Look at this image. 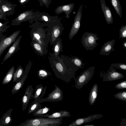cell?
<instances>
[{
	"mask_svg": "<svg viewBox=\"0 0 126 126\" xmlns=\"http://www.w3.org/2000/svg\"><path fill=\"white\" fill-rule=\"evenodd\" d=\"M60 55L56 57L53 53H50L48 57L49 62L56 77L68 83L72 79L75 78L76 72L79 68L66 56Z\"/></svg>",
	"mask_w": 126,
	"mask_h": 126,
	"instance_id": "obj_1",
	"label": "cell"
},
{
	"mask_svg": "<svg viewBox=\"0 0 126 126\" xmlns=\"http://www.w3.org/2000/svg\"><path fill=\"white\" fill-rule=\"evenodd\" d=\"M30 27L32 28L30 35L32 41L38 43L43 48L47 49L49 41L47 39L46 34L47 29L44 28L38 21H35Z\"/></svg>",
	"mask_w": 126,
	"mask_h": 126,
	"instance_id": "obj_2",
	"label": "cell"
},
{
	"mask_svg": "<svg viewBox=\"0 0 126 126\" xmlns=\"http://www.w3.org/2000/svg\"><path fill=\"white\" fill-rule=\"evenodd\" d=\"M64 29L60 18H59L58 16H56L46 29L47 38L51 45H53L56 40L60 38Z\"/></svg>",
	"mask_w": 126,
	"mask_h": 126,
	"instance_id": "obj_3",
	"label": "cell"
},
{
	"mask_svg": "<svg viewBox=\"0 0 126 126\" xmlns=\"http://www.w3.org/2000/svg\"><path fill=\"white\" fill-rule=\"evenodd\" d=\"M63 117L53 118L36 117L27 119L18 126H58L61 125Z\"/></svg>",
	"mask_w": 126,
	"mask_h": 126,
	"instance_id": "obj_4",
	"label": "cell"
},
{
	"mask_svg": "<svg viewBox=\"0 0 126 126\" xmlns=\"http://www.w3.org/2000/svg\"><path fill=\"white\" fill-rule=\"evenodd\" d=\"M95 67L92 66L86 70L80 75L74 79L76 89H80L92 79L94 72Z\"/></svg>",
	"mask_w": 126,
	"mask_h": 126,
	"instance_id": "obj_5",
	"label": "cell"
},
{
	"mask_svg": "<svg viewBox=\"0 0 126 126\" xmlns=\"http://www.w3.org/2000/svg\"><path fill=\"white\" fill-rule=\"evenodd\" d=\"M99 39L96 34L86 32L83 34L82 37L81 43L87 50H93L98 45L96 41Z\"/></svg>",
	"mask_w": 126,
	"mask_h": 126,
	"instance_id": "obj_6",
	"label": "cell"
},
{
	"mask_svg": "<svg viewBox=\"0 0 126 126\" xmlns=\"http://www.w3.org/2000/svg\"><path fill=\"white\" fill-rule=\"evenodd\" d=\"M37 13L38 12H34L33 10L23 12L12 21L11 24L12 26L18 25L22 22L26 21H29L30 23H32L35 21Z\"/></svg>",
	"mask_w": 126,
	"mask_h": 126,
	"instance_id": "obj_7",
	"label": "cell"
},
{
	"mask_svg": "<svg viewBox=\"0 0 126 126\" xmlns=\"http://www.w3.org/2000/svg\"><path fill=\"white\" fill-rule=\"evenodd\" d=\"M54 86L55 88L48 94L47 98H41L37 100L40 103L45 102H53L62 100L63 98L62 90L56 85H55Z\"/></svg>",
	"mask_w": 126,
	"mask_h": 126,
	"instance_id": "obj_8",
	"label": "cell"
},
{
	"mask_svg": "<svg viewBox=\"0 0 126 126\" xmlns=\"http://www.w3.org/2000/svg\"><path fill=\"white\" fill-rule=\"evenodd\" d=\"M82 5L81 4L75 17L74 22L69 32L68 38L71 40L76 35L80 28L81 20L82 17Z\"/></svg>",
	"mask_w": 126,
	"mask_h": 126,
	"instance_id": "obj_9",
	"label": "cell"
},
{
	"mask_svg": "<svg viewBox=\"0 0 126 126\" xmlns=\"http://www.w3.org/2000/svg\"><path fill=\"white\" fill-rule=\"evenodd\" d=\"M17 30L14 32L10 36L2 38L0 42V57L5 49L17 39L20 32Z\"/></svg>",
	"mask_w": 126,
	"mask_h": 126,
	"instance_id": "obj_10",
	"label": "cell"
},
{
	"mask_svg": "<svg viewBox=\"0 0 126 126\" xmlns=\"http://www.w3.org/2000/svg\"><path fill=\"white\" fill-rule=\"evenodd\" d=\"M104 76L103 81H110L123 78L124 77L121 73L117 72L114 67L110 66Z\"/></svg>",
	"mask_w": 126,
	"mask_h": 126,
	"instance_id": "obj_11",
	"label": "cell"
},
{
	"mask_svg": "<svg viewBox=\"0 0 126 126\" xmlns=\"http://www.w3.org/2000/svg\"><path fill=\"white\" fill-rule=\"evenodd\" d=\"M32 65V62L29 60L27 65L25 71L26 74L24 77L16 83L13 87L11 91L12 94H14L17 93L23 87L24 82L28 77V75Z\"/></svg>",
	"mask_w": 126,
	"mask_h": 126,
	"instance_id": "obj_12",
	"label": "cell"
},
{
	"mask_svg": "<svg viewBox=\"0 0 126 126\" xmlns=\"http://www.w3.org/2000/svg\"><path fill=\"white\" fill-rule=\"evenodd\" d=\"M103 117L102 115L100 114L90 115L85 117L77 119L70 124L69 126L80 125L85 123L90 122L95 119L101 118Z\"/></svg>",
	"mask_w": 126,
	"mask_h": 126,
	"instance_id": "obj_13",
	"label": "cell"
},
{
	"mask_svg": "<svg viewBox=\"0 0 126 126\" xmlns=\"http://www.w3.org/2000/svg\"><path fill=\"white\" fill-rule=\"evenodd\" d=\"M34 89L32 86L29 85L26 89L25 94L22 99V110L23 112L27 109L30 100L33 98Z\"/></svg>",
	"mask_w": 126,
	"mask_h": 126,
	"instance_id": "obj_14",
	"label": "cell"
},
{
	"mask_svg": "<svg viewBox=\"0 0 126 126\" xmlns=\"http://www.w3.org/2000/svg\"><path fill=\"white\" fill-rule=\"evenodd\" d=\"M56 16H51L48 14L38 12L35 21H39L43 26H48L53 20Z\"/></svg>",
	"mask_w": 126,
	"mask_h": 126,
	"instance_id": "obj_15",
	"label": "cell"
},
{
	"mask_svg": "<svg viewBox=\"0 0 126 126\" xmlns=\"http://www.w3.org/2000/svg\"><path fill=\"white\" fill-rule=\"evenodd\" d=\"M100 2L102 10L107 24H112L113 19L110 9L106 5L105 0H100Z\"/></svg>",
	"mask_w": 126,
	"mask_h": 126,
	"instance_id": "obj_16",
	"label": "cell"
},
{
	"mask_svg": "<svg viewBox=\"0 0 126 126\" xmlns=\"http://www.w3.org/2000/svg\"><path fill=\"white\" fill-rule=\"evenodd\" d=\"M22 37L21 35L19 36L13 42L12 45L5 56L1 64L12 56L18 50H20L19 43Z\"/></svg>",
	"mask_w": 126,
	"mask_h": 126,
	"instance_id": "obj_17",
	"label": "cell"
},
{
	"mask_svg": "<svg viewBox=\"0 0 126 126\" xmlns=\"http://www.w3.org/2000/svg\"><path fill=\"white\" fill-rule=\"evenodd\" d=\"M74 7V3H72L65 5L59 6L55 10V12L57 15L63 12L65 13L66 18H70V15Z\"/></svg>",
	"mask_w": 126,
	"mask_h": 126,
	"instance_id": "obj_18",
	"label": "cell"
},
{
	"mask_svg": "<svg viewBox=\"0 0 126 126\" xmlns=\"http://www.w3.org/2000/svg\"><path fill=\"white\" fill-rule=\"evenodd\" d=\"M0 5V8L1 9L3 14L8 16L14 14L15 7L16 6L15 4L5 0Z\"/></svg>",
	"mask_w": 126,
	"mask_h": 126,
	"instance_id": "obj_19",
	"label": "cell"
},
{
	"mask_svg": "<svg viewBox=\"0 0 126 126\" xmlns=\"http://www.w3.org/2000/svg\"><path fill=\"white\" fill-rule=\"evenodd\" d=\"M115 42V41L113 39L105 43L100 49V54L107 56L109 55L112 51H114V46Z\"/></svg>",
	"mask_w": 126,
	"mask_h": 126,
	"instance_id": "obj_20",
	"label": "cell"
},
{
	"mask_svg": "<svg viewBox=\"0 0 126 126\" xmlns=\"http://www.w3.org/2000/svg\"><path fill=\"white\" fill-rule=\"evenodd\" d=\"M47 88L46 86H44L42 84L36 86L33 98L34 100H39L42 98L46 93Z\"/></svg>",
	"mask_w": 126,
	"mask_h": 126,
	"instance_id": "obj_21",
	"label": "cell"
},
{
	"mask_svg": "<svg viewBox=\"0 0 126 126\" xmlns=\"http://www.w3.org/2000/svg\"><path fill=\"white\" fill-rule=\"evenodd\" d=\"M13 109V108H11L3 115L0 120V126H7L12 122L13 119L11 114Z\"/></svg>",
	"mask_w": 126,
	"mask_h": 126,
	"instance_id": "obj_22",
	"label": "cell"
},
{
	"mask_svg": "<svg viewBox=\"0 0 126 126\" xmlns=\"http://www.w3.org/2000/svg\"><path fill=\"white\" fill-rule=\"evenodd\" d=\"M98 87L97 84H95L92 88L90 92L89 97V102L90 105H94L98 95Z\"/></svg>",
	"mask_w": 126,
	"mask_h": 126,
	"instance_id": "obj_23",
	"label": "cell"
},
{
	"mask_svg": "<svg viewBox=\"0 0 126 126\" xmlns=\"http://www.w3.org/2000/svg\"><path fill=\"white\" fill-rule=\"evenodd\" d=\"M25 74L26 72L23 69L20 65H19L14 73L13 82H17L22 79Z\"/></svg>",
	"mask_w": 126,
	"mask_h": 126,
	"instance_id": "obj_24",
	"label": "cell"
},
{
	"mask_svg": "<svg viewBox=\"0 0 126 126\" xmlns=\"http://www.w3.org/2000/svg\"><path fill=\"white\" fill-rule=\"evenodd\" d=\"M71 116L69 112L66 110H61L59 112H54L51 114H47L45 115L44 117L53 118L61 117H68Z\"/></svg>",
	"mask_w": 126,
	"mask_h": 126,
	"instance_id": "obj_25",
	"label": "cell"
},
{
	"mask_svg": "<svg viewBox=\"0 0 126 126\" xmlns=\"http://www.w3.org/2000/svg\"><path fill=\"white\" fill-rule=\"evenodd\" d=\"M52 50L54 51V54L55 57H57L61 52L63 51V45L62 41L60 38H58L53 44Z\"/></svg>",
	"mask_w": 126,
	"mask_h": 126,
	"instance_id": "obj_26",
	"label": "cell"
},
{
	"mask_svg": "<svg viewBox=\"0 0 126 126\" xmlns=\"http://www.w3.org/2000/svg\"><path fill=\"white\" fill-rule=\"evenodd\" d=\"M31 45L40 56H42L46 54L48 52L47 49L44 48L38 43L34 41H32Z\"/></svg>",
	"mask_w": 126,
	"mask_h": 126,
	"instance_id": "obj_27",
	"label": "cell"
},
{
	"mask_svg": "<svg viewBox=\"0 0 126 126\" xmlns=\"http://www.w3.org/2000/svg\"><path fill=\"white\" fill-rule=\"evenodd\" d=\"M15 71L14 66H13L9 69L3 78L2 82L3 84H6L11 81Z\"/></svg>",
	"mask_w": 126,
	"mask_h": 126,
	"instance_id": "obj_28",
	"label": "cell"
},
{
	"mask_svg": "<svg viewBox=\"0 0 126 126\" xmlns=\"http://www.w3.org/2000/svg\"><path fill=\"white\" fill-rule=\"evenodd\" d=\"M50 108L46 107L44 108L41 107L35 111L33 112L34 116L39 117H44L45 115L49 111Z\"/></svg>",
	"mask_w": 126,
	"mask_h": 126,
	"instance_id": "obj_29",
	"label": "cell"
},
{
	"mask_svg": "<svg viewBox=\"0 0 126 126\" xmlns=\"http://www.w3.org/2000/svg\"><path fill=\"white\" fill-rule=\"evenodd\" d=\"M66 57L79 68L82 69L84 68L85 64L82 61V60L76 56H72V57H69L68 56Z\"/></svg>",
	"mask_w": 126,
	"mask_h": 126,
	"instance_id": "obj_30",
	"label": "cell"
},
{
	"mask_svg": "<svg viewBox=\"0 0 126 126\" xmlns=\"http://www.w3.org/2000/svg\"><path fill=\"white\" fill-rule=\"evenodd\" d=\"M117 14L120 18L122 16V8L119 0H110Z\"/></svg>",
	"mask_w": 126,
	"mask_h": 126,
	"instance_id": "obj_31",
	"label": "cell"
},
{
	"mask_svg": "<svg viewBox=\"0 0 126 126\" xmlns=\"http://www.w3.org/2000/svg\"><path fill=\"white\" fill-rule=\"evenodd\" d=\"M38 101L34 100L29 107L28 112V114L33 113L35 110L41 107L42 105Z\"/></svg>",
	"mask_w": 126,
	"mask_h": 126,
	"instance_id": "obj_32",
	"label": "cell"
},
{
	"mask_svg": "<svg viewBox=\"0 0 126 126\" xmlns=\"http://www.w3.org/2000/svg\"><path fill=\"white\" fill-rule=\"evenodd\" d=\"M37 74L38 77L40 79H44L51 75V73L45 69H41L37 71Z\"/></svg>",
	"mask_w": 126,
	"mask_h": 126,
	"instance_id": "obj_33",
	"label": "cell"
},
{
	"mask_svg": "<svg viewBox=\"0 0 126 126\" xmlns=\"http://www.w3.org/2000/svg\"><path fill=\"white\" fill-rule=\"evenodd\" d=\"M117 99L126 102V91H124L118 93L114 95Z\"/></svg>",
	"mask_w": 126,
	"mask_h": 126,
	"instance_id": "obj_34",
	"label": "cell"
},
{
	"mask_svg": "<svg viewBox=\"0 0 126 126\" xmlns=\"http://www.w3.org/2000/svg\"><path fill=\"white\" fill-rule=\"evenodd\" d=\"M110 66L115 68L126 71V63H113Z\"/></svg>",
	"mask_w": 126,
	"mask_h": 126,
	"instance_id": "obj_35",
	"label": "cell"
},
{
	"mask_svg": "<svg viewBox=\"0 0 126 126\" xmlns=\"http://www.w3.org/2000/svg\"><path fill=\"white\" fill-rule=\"evenodd\" d=\"M119 39L126 37V25L121 26L119 30Z\"/></svg>",
	"mask_w": 126,
	"mask_h": 126,
	"instance_id": "obj_36",
	"label": "cell"
},
{
	"mask_svg": "<svg viewBox=\"0 0 126 126\" xmlns=\"http://www.w3.org/2000/svg\"><path fill=\"white\" fill-rule=\"evenodd\" d=\"M9 22V21L5 22L4 23H0V33L4 32L6 31L7 29L10 27L8 26L6 24Z\"/></svg>",
	"mask_w": 126,
	"mask_h": 126,
	"instance_id": "obj_37",
	"label": "cell"
},
{
	"mask_svg": "<svg viewBox=\"0 0 126 126\" xmlns=\"http://www.w3.org/2000/svg\"><path fill=\"white\" fill-rule=\"evenodd\" d=\"M115 87L118 89H123L126 88V80L117 83L115 86Z\"/></svg>",
	"mask_w": 126,
	"mask_h": 126,
	"instance_id": "obj_38",
	"label": "cell"
},
{
	"mask_svg": "<svg viewBox=\"0 0 126 126\" xmlns=\"http://www.w3.org/2000/svg\"><path fill=\"white\" fill-rule=\"evenodd\" d=\"M41 6H44L47 8L49 7V4L47 0H38Z\"/></svg>",
	"mask_w": 126,
	"mask_h": 126,
	"instance_id": "obj_39",
	"label": "cell"
},
{
	"mask_svg": "<svg viewBox=\"0 0 126 126\" xmlns=\"http://www.w3.org/2000/svg\"><path fill=\"white\" fill-rule=\"evenodd\" d=\"M0 18L1 19H3L4 20L6 19V15L4 14L1 9L0 8Z\"/></svg>",
	"mask_w": 126,
	"mask_h": 126,
	"instance_id": "obj_40",
	"label": "cell"
},
{
	"mask_svg": "<svg viewBox=\"0 0 126 126\" xmlns=\"http://www.w3.org/2000/svg\"><path fill=\"white\" fill-rule=\"evenodd\" d=\"M120 126H126V119L121 118Z\"/></svg>",
	"mask_w": 126,
	"mask_h": 126,
	"instance_id": "obj_41",
	"label": "cell"
},
{
	"mask_svg": "<svg viewBox=\"0 0 126 126\" xmlns=\"http://www.w3.org/2000/svg\"><path fill=\"white\" fill-rule=\"evenodd\" d=\"M30 0H19L18 1L21 5H23L28 2Z\"/></svg>",
	"mask_w": 126,
	"mask_h": 126,
	"instance_id": "obj_42",
	"label": "cell"
},
{
	"mask_svg": "<svg viewBox=\"0 0 126 126\" xmlns=\"http://www.w3.org/2000/svg\"><path fill=\"white\" fill-rule=\"evenodd\" d=\"M123 47L126 50V41L124 42L122 44Z\"/></svg>",
	"mask_w": 126,
	"mask_h": 126,
	"instance_id": "obj_43",
	"label": "cell"
},
{
	"mask_svg": "<svg viewBox=\"0 0 126 126\" xmlns=\"http://www.w3.org/2000/svg\"><path fill=\"white\" fill-rule=\"evenodd\" d=\"M84 126H94V125L93 124H89V125H84Z\"/></svg>",
	"mask_w": 126,
	"mask_h": 126,
	"instance_id": "obj_44",
	"label": "cell"
},
{
	"mask_svg": "<svg viewBox=\"0 0 126 126\" xmlns=\"http://www.w3.org/2000/svg\"><path fill=\"white\" fill-rule=\"evenodd\" d=\"M47 0L49 4L50 5L51 3V0Z\"/></svg>",
	"mask_w": 126,
	"mask_h": 126,
	"instance_id": "obj_45",
	"label": "cell"
}]
</instances>
